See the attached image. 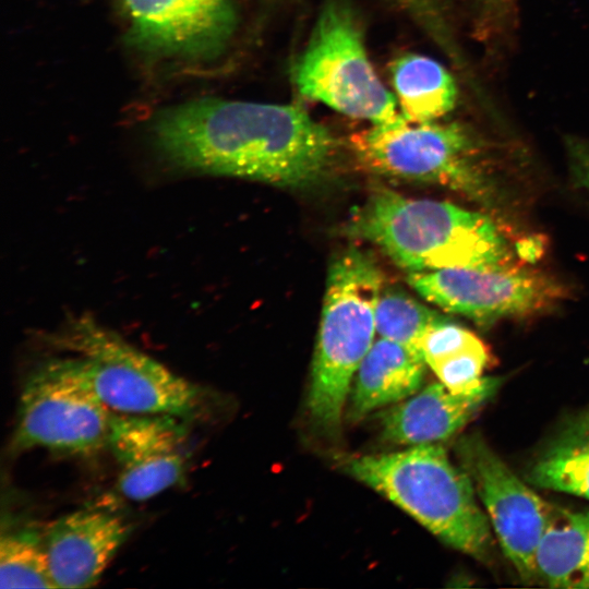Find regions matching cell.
Returning <instances> with one entry per match:
<instances>
[{"instance_id": "obj_16", "label": "cell", "mask_w": 589, "mask_h": 589, "mask_svg": "<svg viewBox=\"0 0 589 589\" xmlns=\"http://www.w3.org/2000/svg\"><path fill=\"white\" fill-rule=\"evenodd\" d=\"M527 481L589 500V407L570 416L536 454Z\"/></svg>"}, {"instance_id": "obj_13", "label": "cell", "mask_w": 589, "mask_h": 589, "mask_svg": "<svg viewBox=\"0 0 589 589\" xmlns=\"http://www.w3.org/2000/svg\"><path fill=\"white\" fill-rule=\"evenodd\" d=\"M136 34L173 50H203L229 36L235 14L230 0H124Z\"/></svg>"}, {"instance_id": "obj_8", "label": "cell", "mask_w": 589, "mask_h": 589, "mask_svg": "<svg viewBox=\"0 0 589 589\" xmlns=\"http://www.w3.org/2000/svg\"><path fill=\"white\" fill-rule=\"evenodd\" d=\"M112 413L73 373L64 357L51 358L36 366L24 383L11 449L94 455L107 449Z\"/></svg>"}, {"instance_id": "obj_4", "label": "cell", "mask_w": 589, "mask_h": 589, "mask_svg": "<svg viewBox=\"0 0 589 589\" xmlns=\"http://www.w3.org/2000/svg\"><path fill=\"white\" fill-rule=\"evenodd\" d=\"M383 276L365 252L349 249L329 267L311 372L308 410L328 435L339 432L351 381L374 342Z\"/></svg>"}, {"instance_id": "obj_11", "label": "cell", "mask_w": 589, "mask_h": 589, "mask_svg": "<svg viewBox=\"0 0 589 589\" xmlns=\"http://www.w3.org/2000/svg\"><path fill=\"white\" fill-rule=\"evenodd\" d=\"M184 423L170 414L112 413L107 449L118 464V489L124 497L143 502L182 481Z\"/></svg>"}, {"instance_id": "obj_1", "label": "cell", "mask_w": 589, "mask_h": 589, "mask_svg": "<svg viewBox=\"0 0 589 589\" xmlns=\"http://www.w3.org/2000/svg\"><path fill=\"white\" fill-rule=\"evenodd\" d=\"M156 143L175 166L305 187L327 168L334 140L297 105L205 98L161 115Z\"/></svg>"}, {"instance_id": "obj_17", "label": "cell", "mask_w": 589, "mask_h": 589, "mask_svg": "<svg viewBox=\"0 0 589 589\" xmlns=\"http://www.w3.org/2000/svg\"><path fill=\"white\" fill-rule=\"evenodd\" d=\"M534 565L537 579L550 587L589 589V510L557 508Z\"/></svg>"}, {"instance_id": "obj_10", "label": "cell", "mask_w": 589, "mask_h": 589, "mask_svg": "<svg viewBox=\"0 0 589 589\" xmlns=\"http://www.w3.org/2000/svg\"><path fill=\"white\" fill-rule=\"evenodd\" d=\"M457 454L504 554L524 580L537 579L536 553L557 508L520 480L479 434L461 438Z\"/></svg>"}, {"instance_id": "obj_3", "label": "cell", "mask_w": 589, "mask_h": 589, "mask_svg": "<svg viewBox=\"0 0 589 589\" xmlns=\"http://www.w3.org/2000/svg\"><path fill=\"white\" fill-rule=\"evenodd\" d=\"M339 466L397 505L445 544L488 562L492 533L472 482L443 446L413 445L400 452L350 455Z\"/></svg>"}, {"instance_id": "obj_22", "label": "cell", "mask_w": 589, "mask_h": 589, "mask_svg": "<svg viewBox=\"0 0 589 589\" xmlns=\"http://www.w3.org/2000/svg\"><path fill=\"white\" fill-rule=\"evenodd\" d=\"M414 19L446 52L457 50L443 0H390Z\"/></svg>"}, {"instance_id": "obj_2", "label": "cell", "mask_w": 589, "mask_h": 589, "mask_svg": "<svg viewBox=\"0 0 589 589\" xmlns=\"http://www.w3.org/2000/svg\"><path fill=\"white\" fill-rule=\"evenodd\" d=\"M351 223L354 235L411 273L502 266L512 261L508 240L490 217L448 202L380 190Z\"/></svg>"}, {"instance_id": "obj_18", "label": "cell", "mask_w": 589, "mask_h": 589, "mask_svg": "<svg viewBox=\"0 0 589 589\" xmlns=\"http://www.w3.org/2000/svg\"><path fill=\"white\" fill-rule=\"evenodd\" d=\"M396 99L410 122H431L448 115L458 89L452 74L436 60L418 53L397 58L390 67Z\"/></svg>"}, {"instance_id": "obj_7", "label": "cell", "mask_w": 589, "mask_h": 589, "mask_svg": "<svg viewBox=\"0 0 589 589\" xmlns=\"http://www.w3.org/2000/svg\"><path fill=\"white\" fill-rule=\"evenodd\" d=\"M294 83L304 97L372 124L402 116L376 75L356 15L344 0L324 3L297 61Z\"/></svg>"}, {"instance_id": "obj_19", "label": "cell", "mask_w": 589, "mask_h": 589, "mask_svg": "<svg viewBox=\"0 0 589 589\" xmlns=\"http://www.w3.org/2000/svg\"><path fill=\"white\" fill-rule=\"evenodd\" d=\"M1 588H56L45 548L44 529L22 528L0 540Z\"/></svg>"}, {"instance_id": "obj_12", "label": "cell", "mask_w": 589, "mask_h": 589, "mask_svg": "<svg viewBox=\"0 0 589 589\" xmlns=\"http://www.w3.org/2000/svg\"><path fill=\"white\" fill-rule=\"evenodd\" d=\"M131 529L121 516L98 508L79 509L50 522L44 540L55 587L95 586Z\"/></svg>"}, {"instance_id": "obj_25", "label": "cell", "mask_w": 589, "mask_h": 589, "mask_svg": "<svg viewBox=\"0 0 589 589\" xmlns=\"http://www.w3.org/2000/svg\"><path fill=\"white\" fill-rule=\"evenodd\" d=\"M481 4L483 5H491L494 3L495 0H479Z\"/></svg>"}, {"instance_id": "obj_6", "label": "cell", "mask_w": 589, "mask_h": 589, "mask_svg": "<svg viewBox=\"0 0 589 589\" xmlns=\"http://www.w3.org/2000/svg\"><path fill=\"white\" fill-rule=\"evenodd\" d=\"M358 158L376 173L433 183L480 203L495 197L481 140L457 122L395 121L372 124L352 139Z\"/></svg>"}, {"instance_id": "obj_24", "label": "cell", "mask_w": 589, "mask_h": 589, "mask_svg": "<svg viewBox=\"0 0 589 589\" xmlns=\"http://www.w3.org/2000/svg\"><path fill=\"white\" fill-rule=\"evenodd\" d=\"M565 145L575 182L589 192V140L567 136Z\"/></svg>"}, {"instance_id": "obj_23", "label": "cell", "mask_w": 589, "mask_h": 589, "mask_svg": "<svg viewBox=\"0 0 589 589\" xmlns=\"http://www.w3.org/2000/svg\"><path fill=\"white\" fill-rule=\"evenodd\" d=\"M477 338L479 337L472 332L443 316L424 334L420 342V353L426 363L434 358L459 349Z\"/></svg>"}, {"instance_id": "obj_5", "label": "cell", "mask_w": 589, "mask_h": 589, "mask_svg": "<svg viewBox=\"0 0 589 589\" xmlns=\"http://www.w3.org/2000/svg\"><path fill=\"white\" fill-rule=\"evenodd\" d=\"M73 373L111 411L192 419L204 404L203 389L93 318L71 321L50 336Z\"/></svg>"}, {"instance_id": "obj_9", "label": "cell", "mask_w": 589, "mask_h": 589, "mask_svg": "<svg viewBox=\"0 0 589 589\" xmlns=\"http://www.w3.org/2000/svg\"><path fill=\"white\" fill-rule=\"evenodd\" d=\"M408 283L426 301L480 324L551 310L566 292L550 276L509 265L411 273Z\"/></svg>"}, {"instance_id": "obj_15", "label": "cell", "mask_w": 589, "mask_h": 589, "mask_svg": "<svg viewBox=\"0 0 589 589\" xmlns=\"http://www.w3.org/2000/svg\"><path fill=\"white\" fill-rule=\"evenodd\" d=\"M425 365L420 353L381 337L356 373L348 416L358 421L375 409L412 396L422 383Z\"/></svg>"}, {"instance_id": "obj_14", "label": "cell", "mask_w": 589, "mask_h": 589, "mask_svg": "<svg viewBox=\"0 0 589 589\" xmlns=\"http://www.w3.org/2000/svg\"><path fill=\"white\" fill-rule=\"evenodd\" d=\"M498 377H485L474 392L456 394L444 384L432 383L382 416L384 438L401 445L434 444L465 426L496 393Z\"/></svg>"}, {"instance_id": "obj_21", "label": "cell", "mask_w": 589, "mask_h": 589, "mask_svg": "<svg viewBox=\"0 0 589 589\" xmlns=\"http://www.w3.org/2000/svg\"><path fill=\"white\" fill-rule=\"evenodd\" d=\"M490 362L486 346L480 338L426 362L440 382L456 394L477 390L485 381L483 371Z\"/></svg>"}, {"instance_id": "obj_20", "label": "cell", "mask_w": 589, "mask_h": 589, "mask_svg": "<svg viewBox=\"0 0 589 589\" xmlns=\"http://www.w3.org/2000/svg\"><path fill=\"white\" fill-rule=\"evenodd\" d=\"M442 317L404 292L383 290L375 312L376 333L420 353L424 334Z\"/></svg>"}]
</instances>
